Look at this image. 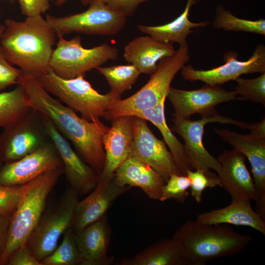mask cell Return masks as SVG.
Listing matches in <instances>:
<instances>
[{"label":"cell","instance_id":"cell-1","mask_svg":"<svg viewBox=\"0 0 265 265\" xmlns=\"http://www.w3.org/2000/svg\"><path fill=\"white\" fill-rule=\"evenodd\" d=\"M18 85L24 90L27 106L46 115L100 175L106 160L103 136L109 128L100 120L90 122L79 117L74 110L52 97L33 76L22 72Z\"/></svg>","mask_w":265,"mask_h":265},{"label":"cell","instance_id":"cell-2","mask_svg":"<svg viewBox=\"0 0 265 265\" xmlns=\"http://www.w3.org/2000/svg\"><path fill=\"white\" fill-rule=\"evenodd\" d=\"M0 37L6 59L23 72L36 78L49 69L56 34L42 15L18 21L7 18Z\"/></svg>","mask_w":265,"mask_h":265},{"label":"cell","instance_id":"cell-3","mask_svg":"<svg viewBox=\"0 0 265 265\" xmlns=\"http://www.w3.org/2000/svg\"><path fill=\"white\" fill-rule=\"evenodd\" d=\"M173 238L179 244L186 265H204L220 257L242 251L252 240L247 235L224 224L209 225L193 220L185 222Z\"/></svg>","mask_w":265,"mask_h":265},{"label":"cell","instance_id":"cell-4","mask_svg":"<svg viewBox=\"0 0 265 265\" xmlns=\"http://www.w3.org/2000/svg\"><path fill=\"white\" fill-rule=\"evenodd\" d=\"M63 166L46 172L22 185L17 208L10 217L8 237L0 265L27 241L38 223L48 196L61 175Z\"/></svg>","mask_w":265,"mask_h":265},{"label":"cell","instance_id":"cell-5","mask_svg":"<svg viewBox=\"0 0 265 265\" xmlns=\"http://www.w3.org/2000/svg\"><path fill=\"white\" fill-rule=\"evenodd\" d=\"M189 59L187 43L180 45L174 54L160 60L148 82L132 96L120 99L106 112L108 121L122 116H132L137 111L157 106L167 97L170 84L177 73Z\"/></svg>","mask_w":265,"mask_h":265},{"label":"cell","instance_id":"cell-6","mask_svg":"<svg viewBox=\"0 0 265 265\" xmlns=\"http://www.w3.org/2000/svg\"><path fill=\"white\" fill-rule=\"evenodd\" d=\"M84 77L62 78L49 68L37 78L49 93L79 112L82 118L90 122L99 121L112 105L121 99V96L110 91L106 94L99 93Z\"/></svg>","mask_w":265,"mask_h":265},{"label":"cell","instance_id":"cell-7","mask_svg":"<svg viewBox=\"0 0 265 265\" xmlns=\"http://www.w3.org/2000/svg\"><path fill=\"white\" fill-rule=\"evenodd\" d=\"M58 37L49 67L62 78L84 77L87 72L97 69L109 60H115L118 56V49L107 44L86 49L82 47L79 35L70 40L62 36Z\"/></svg>","mask_w":265,"mask_h":265},{"label":"cell","instance_id":"cell-8","mask_svg":"<svg viewBox=\"0 0 265 265\" xmlns=\"http://www.w3.org/2000/svg\"><path fill=\"white\" fill-rule=\"evenodd\" d=\"M79 196L70 187L56 203L45 210L26 243L40 262L54 251L60 237L71 227Z\"/></svg>","mask_w":265,"mask_h":265},{"label":"cell","instance_id":"cell-9","mask_svg":"<svg viewBox=\"0 0 265 265\" xmlns=\"http://www.w3.org/2000/svg\"><path fill=\"white\" fill-rule=\"evenodd\" d=\"M84 11L57 17L47 15L46 20L57 37L77 33L112 35L124 27L127 17L104 3L93 0Z\"/></svg>","mask_w":265,"mask_h":265},{"label":"cell","instance_id":"cell-10","mask_svg":"<svg viewBox=\"0 0 265 265\" xmlns=\"http://www.w3.org/2000/svg\"><path fill=\"white\" fill-rule=\"evenodd\" d=\"M173 122L172 130L183 139L185 150L192 169L210 172L212 169L219 173V161L209 153L202 142L204 127L207 123L213 122L237 125L238 120L223 116L215 110L202 116L200 120L173 118Z\"/></svg>","mask_w":265,"mask_h":265},{"label":"cell","instance_id":"cell-11","mask_svg":"<svg viewBox=\"0 0 265 265\" xmlns=\"http://www.w3.org/2000/svg\"><path fill=\"white\" fill-rule=\"evenodd\" d=\"M0 138L4 163L21 159L50 139L38 112L32 109L15 123L4 128Z\"/></svg>","mask_w":265,"mask_h":265},{"label":"cell","instance_id":"cell-12","mask_svg":"<svg viewBox=\"0 0 265 265\" xmlns=\"http://www.w3.org/2000/svg\"><path fill=\"white\" fill-rule=\"evenodd\" d=\"M225 63L210 70L195 69L191 65L184 66L181 75L184 80L190 81L200 80L210 85H221L236 80L241 75L265 73V46L257 45L253 54L245 61L238 60L236 52L230 51L224 53Z\"/></svg>","mask_w":265,"mask_h":265},{"label":"cell","instance_id":"cell-13","mask_svg":"<svg viewBox=\"0 0 265 265\" xmlns=\"http://www.w3.org/2000/svg\"><path fill=\"white\" fill-rule=\"evenodd\" d=\"M132 125L133 139L129 157L148 164L165 183L171 175H181L165 143L156 137L147 125V121L132 116Z\"/></svg>","mask_w":265,"mask_h":265},{"label":"cell","instance_id":"cell-14","mask_svg":"<svg viewBox=\"0 0 265 265\" xmlns=\"http://www.w3.org/2000/svg\"><path fill=\"white\" fill-rule=\"evenodd\" d=\"M38 113L60 157L63 173L70 187L74 189L79 195L90 193L98 185L100 175L77 154L50 120L44 114Z\"/></svg>","mask_w":265,"mask_h":265},{"label":"cell","instance_id":"cell-15","mask_svg":"<svg viewBox=\"0 0 265 265\" xmlns=\"http://www.w3.org/2000/svg\"><path fill=\"white\" fill-rule=\"evenodd\" d=\"M58 151L50 139L35 151L0 167V184L20 186L49 171L63 167Z\"/></svg>","mask_w":265,"mask_h":265},{"label":"cell","instance_id":"cell-16","mask_svg":"<svg viewBox=\"0 0 265 265\" xmlns=\"http://www.w3.org/2000/svg\"><path fill=\"white\" fill-rule=\"evenodd\" d=\"M167 97L172 104L173 118L188 119L195 113L203 116L215 111L221 103L241 100L235 91H229L219 85L206 84L202 87L185 90L170 87Z\"/></svg>","mask_w":265,"mask_h":265},{"label":"cell","instance_id":"cell-17","mask_svg":"<svg viewBox=\"0 0 265 265\" xmlns=\"http://www.w3.org/2000/svg\"><path fill=\"white\" fill-rule=\"evenodd\" d=\"M221 139L248 159L257 194L256 212L265 219V139L243 134L226 129H214Z\"/></svg>","mask_w":265,"mask_h":265},{"label":"cell","instance_id":"cell-18","mask_svg":"<svg viewBox=\"0 0 265 265\" xmlns=\"http://www.w3.org/2000/svg\"><path fill=\"white\" fill-rule=\"evenodd\" d=\"M131 188L117 184L112 178L107 182L99 181L87 197L79 201L71 228L78 231L99 220L106 214L113 202Z\"/></svg>","mask_w":265,"mask_h":265},{"label":"cell","instance_id":"cell-19","mask_svg":"<svg viewBox=\"0 0 265 265\" xmlns=\"http://www.w3.org/2000/svg\"><path fill=\"white\" fill-rule=\"evenodd\" d=\"M111 125L103 136L106 154L104 169L100 181L110 180L120 165L129 157L133 139L132 116H122L111 121Z\"/></svg>","mask_w":265,"mask_h":265},{"label":"cell","instance_id":"cell-20","mask_svg":"<svg viewBox=\"0 0 265 265\" xmlns=\"http://www.w3.org/2000/svg\"><path fill=\"white\" fill-rule=\"evenodd\" d=\"M217 159L221 164L218 176L221 187L230 194L232 200L256 201L257 194L253 178L245 165V157L233 149L223 151Z\"/></svg>","mask_w":265,"mask_h":265},{"label":"cell","instance_id":"cell-21","mask_svg":"<svg viewBox=\"0 0 265 265\" xmlns=\"http://www.w3.org/2000/svg\"><path fill=\"white\" fill-rule=\"evenodd\" d=\"M74 232L80 265H110L113 263L114 257H109L107 254L111 230L106 214Z\"/></svg>","mask_w":265,"mask_h":265},{"label":"cell","instance_id":"cell-22","mask_svg":"<svg viewBox=\"0 0 265 265\" xmlns=\"http://www.w3.org/2000/svg\"><path fill=\"white\" fill-rule=\"evenodd\" d=\"M114 182L122 186L138 187L151 199L160 201L165 182L148 164L128 157L115 170Z\"/></svg>","mask_w":265,"mask_h":265},{"label":"cell","instance_id":"cell-23","mask_svg":"<svg viewBox=\"0 0 265 265\" xmlns=\"http://www.w3.org/2000/svg\"><path fill=\"white\" fill-rule=\"evenodd\" d=\"M172 43L159 41L148 35L136 37L124 48L123 57L135 66L141 74H151L159 62L176 53Z\"/></svg>","mask_w":265,"mask_h":265},{"label":"cell","instance_id":"cell-24","mask_svg":"<svg viewBox=\"0 0 265 265\" xmlns=\"http://www.w3.org/2000/svg\"><path fill=\"white\" fill-rule=\"evenodd\" d=\"M250 201L232 200L226 207L198 214L196 221L209 225L230 224L248 226L265 235V220L252 208Z\"/></svg>","mask_w":265,"mask_h":265},{"label":"cell","instance_id":"cell-25","mask_svg":"<svg viewBox=\"0 0 265 265\" xmlns=\"http://www.w3.org/2000/svg\"><path fill=\"white\" fill-rule=\"evenodd\" d=\"M196 2V0H187L183 13L169 23L155 26L139 25L136 27L159 41L172 44L178 43L180 45L186 44L187 36L194 32L192 29L205 27L210 23L208 21L193 23L189 20L190 8Z\"/></svg>","mask_w":265,"mask_h":265},{"label":"cell","instance_id":"cell-26","mask_svg":"<svg viewBox=\"0 0 265 265\" xmlns=\"http://www.w3.org/2000/svg\"><path fill=\"white\" fill-rule=\"evenodd\" d=\"M162 100L156 106L134 112L136 116L149 121L159 130L164 141L168 147L177 167L181 175H186L188 170H193L186 153L184 145L177 138L166 124L164 103Z\"/></svg>","mask_w":265,"mask_h":265},{"label":"cell","instance_id":"cell-27","mask_svg":"<svg viewBox=\"0 0 265 265\" xmlns=\"http://www.w3.org/2000/svg\"><path fill=\"white\" fill-rule=\"evenodd\" d=\"M120 265H186L181 248L173 238L160 240L132 258L124 259Z\"/></svg>","mask_w":265,"mask_h":265},{"label":"cell","instance_id":"cell-28","mask_svg":"<svg viewBox=\"0 0 265 265\" xmlns=\"http://www.w3.org/2000/svg\"><path fill=\"white\" fill-rule=\"evenodd\" d=\"M31 109L26 103L23 88L20 85L14 89L0 92V127L15 123Z\"/></svg>","mask_w":265,"mask_h":265},{"label":"cell","instance_id":"cell-29","mask_svg":"<svg viewBox=\"0 0 265 265\" xmlns=\"http://www.w3.org/2000/svg\"><path fill=\"white\" fill-rule=\"evenodd\" d=\"M106 80L110 91L119 96L130 90L141 74L132 64L99 67L96 69Z\"/></svg>","mask_w":265,"mask_h":265},{"label":"cell","instance_id":"cell-30","mask_svg":"<svg viewBox=\"0 0 265 265\" xmlns=\"http://www.w3.org/2000/svg\"><path fill=\"white\" fill-rule=\"evenodd\" d=\"M212 26L226 31L251 32L265 35V20L260 19L256 21L238 18L223 8L218 7L216 11Z\"/></svg>","mask_w":265,"mask_h":265},{"label":"cell","instance_id":"cell-31","mask_svg":"<svg viewBox=\"0 0 265 265\" xmlns=\"http://www.w3.org/2000/svg\"><path fill=\"white\" fill-rule=\"evenodd\" d=\"M41 263L42 265H80V256L75 240V232L71 227L63 234L59 245Z\"/></svg>","mask_w":265,"mask_h":265},{"label":"cell","instance_id":"cell-32","mask_svg":"<svg viewBox=\"0 0 265 265\" xmlns=\"http://www.w3.org/2000/svg\"><path fill=\"white\" fill-rule=\"evenodd\" d=\"M235 91L242 100H249L265 105V73L252 79L238 77Z\"/></svg>","mask_w":265,"mask_h":265},{"label":"cell","instance_id":"cell-33","mask_svg":"<svg viewBox=\"0 0 265 265\" xmlns=\"http://www.w3.org/2000/svg\"><path fill=\"white\" fill-rule=\"evenodd\" d=\"M186 175L190 181V193L198 203L202 201V195L204 190L208 187L210 188L217 186L221 187L218 176L214 173L205 172L202 170H188Z\"/></svg>","mask_w":265,"mask_h":265},{"label":"cell","instance_id":"cell-34","mask_svg":"<svg viewBox=\"0 0 265 265\" xmlns=\"http://www.w3.org/2000/svg\"><path fill=\"white\" fill-rule=\"evenodd\" d=\"M190 181L186 175L174 174L165 183L160 201L173 199L179 203L184 202L189 193Z\"/></svg>","mask_w":265,"mask_h":265},{"label":"cell","instance_id":"cell-35","mask_svg":"<svg viewBox=\"0 0 265 265\" xmlns=\"http://www.w3.org/2000/svg\"><path fill=\"white\" fill-rule=\"evenodd\" d=\"M22 185L0 184V214L11 217L18 205Z\"/></svg>","mask_w":265,"mask_h":265},{"label":"cell","instance_id":"cell-36","mask_svg":"<svg viewBox=\"0 0 265 265\" xmlns=\"http://www.w3.org/2000/svg\"><path fill=\"white\" fill-rule=\"evenodd\" d=\"M22 74L20 69L14 67L6 59L0 46V92L13 84L18 85Z\"/></svg>","mask_w":265,"mask_h":265},{"label":"cell","instance_id":"cell-37","mask_svg":"<svg viewBox=\"0 0 265 265\" xmlns=\"http://www.w3.org/2000/svg\"><path fill=\"white\" fill-rule=\"evenodd\" d=\"M22 14L26 17L42 15L50 7L51 0H18Z\"/></svg>","mask_w":265,"mask_h":265},{"label":"cell","instance_id":"cell-38","mask_svg":"<svg viewBox=\"0 0 265 265\" xmlns=\"http://www.w3.org/2000/svg\"><path fill=\"white\" fill-rule=\"evenodd\" d=\"M6 265H42V264L33 255L26 244H25L14 251Z\"/></svg>","mask_w":265,"mask_h":265},{"label":"cell","instance_id":"cell-39","mask_svg":"<svg viewBox=\"0 0 265 265\" xmlns=\"http://www.w3.org/2000/svg\"><path fill=\"white\" fill-rule=\"evenodd\" d=\"M118 11L127 17L132 16L140 4L152 0H97Z\"/></svg>","mask_w":265,"mask_h":265},{"label":"cell","instance_id":"cell-40","mask_svg":"<svg viewBox=\"0 0 265 265\" xmlns=\"http://www.w3.org/2000/svg\"><path fill=\"white\" fill-rule=\"evenodd\" d=\"M10 220V217L0 214V260L7 244Z\"/></svg>","mask_w":265,"mask_h":265},{"label":"cell","instance_id":"cell-41","mask_svg":"<svg viewBox=\"0 0 265 265\" xmlns=\"http://www.w3.org/2000/svg\"><path fill=\"white\" fill-rule=\"evenodd\" d=\"M249 130L251 136L260 139H265V119L250 124Z\"/></svg>","mask_w":265,"mask_h":265},{"label":"cell","instance_id":"cell-42","mask_svg":"<svg viewBox=\"0 0 265 265\" xmlns=\"http://www.w3.org/2000/svg\"><path fill=\"white\" fill-rule=\"evenodd\" d=\"M67 0H58L55 2L57 6H61ZM93 0H80L81 3L84 5H89Z\"/></svg>","mask_w":265,"mask_h":265},{"label":"cell","instance_id":"cell-43","mask_svg":"<svg viewBox=\"0 0 265 265\" xmlns=\"http://www.w3.org/2000/svg\"><path fill=\"white\" fill-rule=\"evenodd\" d=\"M4 163L2 158V152L0 138V167Z\"/></svg>","mask_w":265,"mask_h":265},{"label":"cell","instance_id":"cell-44","mask_svg":"<svg viewBox=\"0 0 265 265\" xmlns=\"http://www.w3.org/2000/svg\"><path fill=\"white\" fill-rule=\"evenodd\" d=\"M4 28V25H1L0 24V29H3Z\"/></svg>","mask_w":265,"mask_h":265},{"label":"cell","instance_id":"cell-45","mask_svg":"<svg viewBox=\"0 0 265 265\" xmlns=\"http://www.w3.org/2000/svg\"><path fill=\"white\" fill-rule=\"evenodd\" d=\"M4 29H0V37L1 36L2 33Z\"/></svg>","mask_w":265,"mask_h":265},{"label":"cell","instance_id":"cell-46","mask_svg":"<svg viewBox=\"0 0 265 265\" xmlns=\"http://www.w3.org/2000/svg\"><path fill=\"white\" fill-rule=\"evenodd\" d=\"M58 0H51V1H54V2L57 1Z\"/></svg>","mask_w":265,"mask_h":265}]
</instances>
